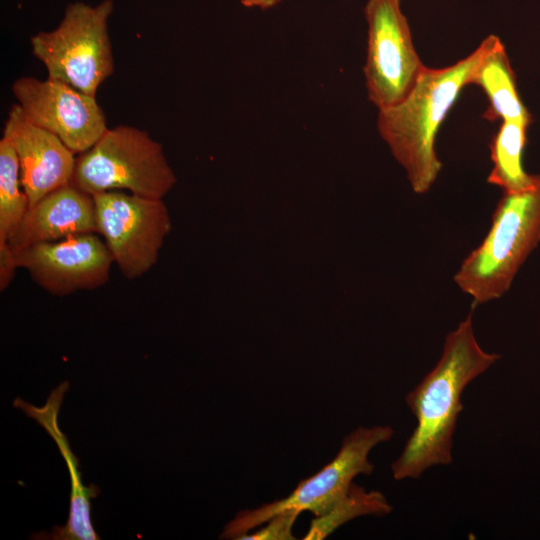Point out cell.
Here are the masks:
<instances>
[{
  "mask_svg": "<svg viewBox=\"0 0 540 540\" xmlns=\"http://www.w3.org/2000/svg\"><path fill=\"white\" fill-rule=\"evenodd\" d=\"M500 358L479 345L472 311L446 335L438 362L405 397L416 426L391 465L395 480L418 479L433 466L452 463L453 436L463 410L461 395Z\"/></svg>",
  "mask_w": 540,
  "mask_h": 540,
  "instance_id": "6da1fadb",
  "label": "cell"
},
{
  "mask_svg": "<svg viewBox=\"0 0 540 540\" xmlns=\"http://www.w3.org/2000/svg\"><path fill=\"white\" fill-rule=\"evenodd\" d=\"M487 45L486 37L473 52L450 66H425L403 101L379 110L378 132L416 194L427 193L441 172L442 163L435 150L437 133L462 89L469 85Z\"/></svg>",
  "mask_w": 540,
  "mask_h": 540,
  "instance_id": "7a4b0ae2",
  "label": "cell"
},
{
  "mask_svg": "<svg viewBox=\"0 0 540 540\" xmlns=\"http://www.w3.org/2000/svg\"><path fill=\"white\" fill-rule=\"evenodd\" d=\"M540 242V178L531 188L503 192L482 242L462 261L454 282L473 306L502 297Z\"/></svg>",
  "mask_w": 540,
  "mask_h": 540,
  "instance_id": "3957f363",
  "label": "cell"
},
{
  "mask_svg": "<svg viewBox=\"0 0 540 540\" xmlns=\"http://www.w3.org/2000/svg\"><path fill=\"white\" fill-rule=\"evenodd\" d=\"M175 183L162 145L147 131L119 125L78 154L71 184L91 195L119 190L163 199Z\"/></svg>",
  "mask_w": 540,
  "mask_h": 540,
  "instance_id": "277c9868",
  "label": "cell"
},
{
  "mask_svg": "<svg viewBox=\"0 0 540 540\" xmlns=\"http://www.w3.org/2000/svg\"><path fill=\"white\" fill-rule=\"evenodd\" d=\"M113 8L112 0H103L95 6L70 3L55 29L38 32L30 38L32 53L46 67L47 78L96 95L114 71L108 30Z\"/></svg>",
  "mask_w": 540,
  "mask_h": 540,
  "instance_id": "5b68a950",
  "label": "cell"
},
{
  "mask_svg": "<svg viewBox=\"0 0 540 540\" xmlns=\"http://www.w3.org/2000/svg\"><path fill=\"white\" fill-rule=\"evenodd\" d=\"M393 435L394 429L389 425L358 427L344 438L333 460L312 476L301 480L287 497L236 513L220 538L237 540L285 510L299 513L309 511L314 516L326 513L348 492L356 476L373 472L374 465L368 459L369 453L380 443L389 441Z\"/></svg>",
  "mask_w": 540,
  "mask_h": 540,
  "instance_id": "8992f818",
  "label": "cell"
},
{
  "mask_svg": "<svg viewBox=\"0 0 540 540\" xmlns=\"http://www.w3.org/2000/svg\"><path fill=\"white\" fill-rule=\"evenodd\" d=\"M92 196L97 233L103 237L114 263L128 280L143 276L157 263L171 230L163 199L119 190Z\"/></svg>",
  "mask_w": 540,
  "mask_h": 540,
  "instance_id": "52a82bcc",
  "label": "cell"
},
{
  "mask_svg": "<svg viewBox=\"0 0 540 540\" xmlns=\"http://www.w3.org/2000/svg\"><path fill=\"white\" fill-rule=\"evenodd\" d=\"M364 15L368 25L365 87L369 101L383 110L409 95L425 65L415 49L401 0H367Z\"/></svg>",
  "mask_w": 540,
  "mask_h": 540,
  "instance_id": "ba28073f",
  "label": "cell"
},
{
  "mask_svg": "<svg viewBox=\"0 0 540 540\" xmlns=\"http://www.w3.org/2000/svg\"><path fill=\"white\" fill-rule=\"evenodd\" d=\"M12 92L26 117L56 135L75 154L90 149L107 130L96 97L60 81L20 77Z\"/></svg>",
  "mask_w": 540,
  "mask_h": 540,
  "instance_id": "9c48e42d",
  "label": "cell"
},
{
  "mask_svg": "<svg viewBox=\"0 0 540 540\" xmlns=\"http://www.w3.org/2000/svg\"><path fill=\"white\" fill-rule=\"evenodd\" d=\"M15 254L18 268L25 269L38 286L55 296L103 286L114 263L96 233L33 245Z\"/></svg>",
  "mask_w": 540,
  "mask_h": 540,
  "instance_id": "30bf717a",
  "label": "cell"
},
{
  "mask_svg": "<svg viewBox=\"0 0 540 540\" xmlns=\"http://www.w3.org/2000/svg\"><path fill=\"white\" fill-rule=\"evenodd\" d=\"M3 138L16 152L29 206L72 183L76 154L56 135L30 121L17 103L9 110Z\"/></svg>",
  "mask_w": 540,
  "mask_h": 540,
  "instance_id": "8fae6325",
  "label": "cell"
},
{
  "mask_svg": "<svg viewBox=\"0 0 540 540\" xmlns=\"http://www.w3.org/2000/svg\"><path fill=\"white\" fill-rule=\"evenodd\" d=\"M86 233H97L94 198L69 184L29 206L8 242L17 253L33 245Z\"/></svg>",
  "mask_w": 540,
  "mask_h": 540,
  "instance_id": "7c38bea8",
  "label": "cell"
},
{
  "mask_svg": "<svg viewBox=\"0 0 540 540\" xmlns=\"http://www.w3.org/2000/svg\"><path fill=\"white\" fill-rule=\"evenodd\" d=\"M69 389V382L64 381L51 391L46 403L42 407H36L21 398H16L14 407L19 408L25 414L33 418L42 426L56 443L70 477V508L67 523L64 526H55L51 533H38L33 539L53 540H98L91 522V499L95 498L100 489L97 485L82 484L81 473L78 470V459L70 449L67 437L58 426V414L65 392Z\"/></svg>",
  "mask_w": 540,
  "mask_h": 540,
  "instance_id": "4fadbf2b",
  "label": "cell"
},
{
  "mask_svg": "<svg viewBox=\"0 0 540 540\" xmlns=\"http://www.w3.org/2000/svg\"><path fill=\"white\" fill-rule=\"evenodd\" d=\"M487 39V48L469 80V85L480 87L487 97L482 117L491 122L501 119L530 126L533 118L519 95L505 46L496 35Z\"/></svg>",
  "mask_w": 540,
  "mask_h": 540,
  "instance_id": "5bb4252c",
  "label": "cell"
},
{
  "mask_svg": "<svg viewBox=\"0 0 540 540\" xmlns=\"http://www.w3.org/2000/svg\"><path fill=\"white\" fill-rule=\"evenodd\" d=\"M529 125L517 121H502L490 142L492 169L487 183L503 192H520L533 187L540 175L529 174L523 167V152L527 144Z\"/></svg>",
  "mask_w": 540,
  "mask_h": 540,
  "instance_id": "9a60e30c",
  "label": "cell"
},
{
  "mask_svg": "<svg viewBox=\"0 0 540 540\" xmlns=\"http://www.w3.org/2000/svg\"><path fill=\"white\" fill-rule=\"evenodd\" d=\"M393 507L380 491L370 490L352 483L348 492L326 513L315 516L304 540H322L350 520L365 515L383 516Z\"/></svg>",
  "mask_w": 540,
  "mask_h": 540,
  "instance_id": "2e32d148",
  "label": "cell"
},
{
  "mask_svg": "<svg viewBox=\"0 0 540 540\" xmlns=\"http://www.w3.org/2000/svg\"><path fill=\"white\" fill-rule=\"evenodd\" d=\"M29 208L19 161L12 145L0 140V240L9 241Z\"/></svg>",
  "mask_w": 540,
  "mask_h": 540,
  "instance_id": "e0dca14e",
  "label": "cell"
},
{
  "mask_svg": "<svg viewBox=\"0 0 540 540\" xmlns=\"http://www.w3.org/2000/svg\"><path fill=\"white\" fill-rule=\"evenodd\" d=\"M301 513L294 510L282 511L271 517L259 529L241 535L237 540H292L295 539L292 529Z\"/></svg>",
  "mask_w": 540,
  "mask_h": 540,
  "instance_id": "ac0fdd59",
  "label": "cell"
},
{
  "mask_svg": "<svg viewBox=\"0 0 540 540\" xmlns=\"http://www.w3.org/2000/svg\"><path fill=\"white\" fill-rule=\"evenodd\" d=\"M18 268L16 254L6 240H0V291L6 290Z\"/></svg>",
  "mask_w": 540,
  "mask_h": 540,
  "instance_id": "d6986e66",
  "label": "cell"
},
{
  "mask_svg": "<svg viewBox=\"0 0 540 540\" xmlns=\"http://www.w3.org/2000/svg\"><path fill=\"white\" fill-rule=\"evenodd\" d=\"M282 0H240L241 4L246 8H258L268 10L277 6Z\"/></svg>",
  "mask_w": 540,
  "mask_h": 540,
  "instance_id": "ffe728a7",
  "label": "cell"
}]
</instances>
